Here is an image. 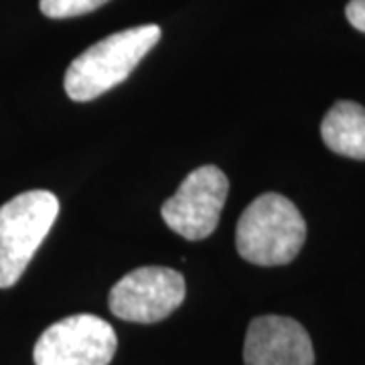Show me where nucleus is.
<instances>
[{"label": "nucleus", "mask_w": 365, "mask_h": 365, "mask_svg": "<svg viewBox=\"0 0 365 365\" xmlns=\"http://www.w3.org/2000/svg\"><path fill=\"white\" fill-rule=\"evenodd\" d=\"M307 223L297 205L280 193H264L244 209L235 227V248L256 266H284L299 256Z\"/></svg>", "instance_id": "1"}, {"label": "nucleus", "mask_w": 365, "mask_h": 365, "mask_svg": "<svg viewBox=\"0 0 365 365\" xmlns=\"http://www.w3.org/2000/svg\"><path fill=\"white\" fill-rule=\"evenodd\" d=\"M160 39V26L143 25L98 41L71 61L66 71V93L73 102H91L134 71Z\"/></svg>", "instance_id": "2"}, {"label": "nucleus", "mask_w": 365, "mask_h": 365, "mask_svg": "<svg viewBox=\"0 0 365 365\" xmlns=\"http://www.w3.org/2000/svg\"><path fill=\"white\" fill-rule=\"evenodd\" d=\"M59 213L51 191H26L0 207V288H11L26 270Z\"/></svg>", "instance_id": "3"}, {"label": "nucleus", "mask_w": 365, "mask_h": 365, "mask_svg": "<svg viewBox=\"0 0 365 365\" xmlns=\"http://www.w3.org/2000/svg\"><path fill=\"white\" fill-rule=\"evenodd\" d=\"M187 288L181 272L165 266H143L120 278L108 294L114 317L153 325L175 313L185 300Z\"/></svg>", "instance_id": "4"}, {"label": "nucleus", "mask_w": 365, "mask_h": 365, "mask_svg": "<svg viewBox=\"0 0 365 365\" xmlns=\"http://www.w3.org/2000/svg\"><path fill=\"white\" fill-rule=\"evenodd\" d=\"M118 349L114 327L96 314H71L43 331L35 365H110Z\"/></svg>", "instance_id": "5"}, {"label": "nucleus", "mask_w": 365, "mask_h": 365, "mask_svg": "<svg viewBox=\"0 0 365 365\" xmlns=\"http://www.w3.org/2000/svg\"><path fill=\"white\" fill-rule=\"evenodd\" d=\"M230 193V181L213 165L191 170L177 193L163 203V220L185 240H205L215 232Z\"/></svg>", "instance_id": "6"}, {"label": "nucleus", "mask_w": 365, "mask_h": 365, "mask_svg": "<svg viewBox=\"0 0 365 365\" xmlns=\"http://www.w3.org/2000/svg\"><path fill=\"white\" fill-rule=\"evenodd\" d=\"M244 365H314L313 341L290 317H256L246 331Z\"/></svg>", "instance_id": "7"}, {"label": "nucleus", "mask_w": 365, "mask_h": 365, "mask_svg": "<svg viewBox=\"0 0 365 365\" xmlns=\"http://www.w3.org/2000/svg\"><path fill=\"white\" fill-rule=\"evenodd\" d=\"M321 136L327 148L341 157L365 160V108L357 102L341 100L331 106L323 122Z\"/></svg>", "instance_id": "8"}, {"label": "nucleus", "mask_w": 365, "mask_h": 365, "mask_svg": "<svg viewBox=\"0 0 365 365\" xmlns=\"http://www.w3.org/2000/svg\"><path fill=\"white\" fill-rule=\"evenodd\" d=\"M110 0H41V13L49 19H73L88 14Z\"/></svg>", "instance_id": "9"}, {"label": "nucleus", "mask_w": 365, "mask_h": 365, "mask_svg": "<svg viewBox=\"0 0 365 365\" xmlns=\"http://www.w3.org/2000/svg\"><path fill=\"white\" fill-rule=\"evenodd\" d=\"M345 16L351 23V26L365 33V0H351L345 6Z\"/></svg>", "instance_id": "10"}]
</instances>
